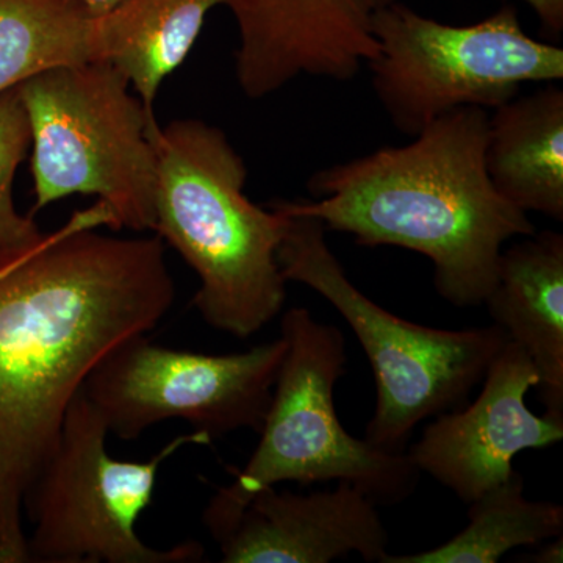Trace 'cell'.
Returning <instances> with one entry per match:
<instances>
[{"label": "cell", "mask_w": 563, "mask_h": 563, "mask_svg": "<svg viewBox=\"0 0 563 563\" xmlns=\"http://www.w3.org/2000/svg\"><path fill=\"white\" fill-rule=\"evenodd\" d=\"M99 201L31 242L0 246V563H29L24 498L70 402L111 350L147 335L176 285L161 236L103 235Z\"/></svg>", "instance_id": "6da1fadb"}, {"label": "cell", "mask_w": 563, "mask_h": 563, "mask_svg": "<svg viewBox=\"0 0 563 563\" xmlns=\"http://www.w3.org/2000/svg\"><path fill=\"white\" fill-rule=\"evenodd\" d=\"M488 110L444 113L402 147H383L314 174L318 201H279L362 246H398L433 265L455 307L484 303L504 243L536 233L528 213L495 190L485 168Z\"/></svg>", "instance_id": "7a4b0ae2"}, {"label": "cell", "mask_w": 563, "mask_h": 563, "mask_svg": "<svg viewBox=\"0 0 563 563\" xmlns=\"http://www.w3.org/2000/svg\"><path fill=\"white\" fill-rule=\"evenodd\" d=\"M155 224L198 274L192 306L217 331L250 339L279 317L287 280L277 262L287 218L250 201L247 169L225 133L177 120L154 133Z\"/></svg>", "instance_id": "3957f363"}, {"label": "cell", "mask_w": 563, "mask_h": 563, "mask_svg": "<svg viewBox=\"0 0 563 563\" xmlns=\"http://www.w3.org/2000/svg\"><path fill=\"white\" fill-rule=\"evenodd\" d=\"M284 361L261 429V440L233 481L218 488L202 523L221 539L255 493L282 483H347L377 506L413 495L421 473L407 453H388L355 439L340 422L333 391L346 373V343L336 325L314 320L306 307L282 317Z\"/></svg>", "instance_id": "277c9868"}, {"label": "cell", "mask_w": 563, "mask_h": 563, "mask_svg": "<svg viewBox=\"0 0 563 563\" xmlns=\"http://www.w3.org/2000/svg\"><path fill=\"white\" fill-rule=\"evenodd\" d=\"M272 206L287 218L277 250L285 280L306 285L331 303L372 365L377 401L366 442L406 453L420 422L465 406L509 335L496 324L444 331L396 317L352 284L320 220L292 213L280 202Z\"/></svg>", "instance_id": "5b68a950"}, {"label": "cell", "mask_w": 563, "mask_h": 563, "mask_svg": "<svg viewBox=\"0 0 563 563\" xmlns=\"http://www.w3.org/2000/svg\"><path fill=\"white\" fill-rule=\"evenodd\" d=\"M32 133L33 211L74 195L98 196L113 231L155 224L158 122L109 62L41 70L18 85Z\"/></svg>", "instance_id": "8992f818"}, {"label": "cell", "mask_w": 563, "mask_h": 563, "mask_svg": "<svg viewBox=\"0 0 563 563\" xmlns=\"http://www.w3.org/2000/svg\"><path fill=\"white\" fill-rule=\"evenodd\" d=\"M102 415L79 393L70 402L49 459L25 493L29 562L196 563L206 550L185 542L157 550L144 543L136 521L154 498L163 463L188 444H210L207 433L176 437L150 461H118L109 453Z\"/></svg>", "instance_id": "52a82bcc"}, {"label": "cell", "mask_w": 563, "mask_h": 563, "mask_svg": "<svg viewBox=\"0 0 563 563\" xmlns=\"http://www.w3.org/2000/svg\"><path fill=\"white\" fill-rule=\"evenodd\" d=\"M373 35L374 92L404 135L417 136L462 107L496 109L526 84L563 79L562 47L531 38L514 7L477 24L450 25L398 0L374 16Z\"/></svg>", "instance_id": "ba28073f"}, {"label": "cell", "mask_w": 563, "mask_h": 563, "mask_svg": "<svg viewBox=\"0 0 563 563\" xmlns=\"http://www.w3.org/2000/svg\"><path fill=\"white\" fill-rule=\"evenodd\" d=\"M285 351L282 335L235 354L177 351L133 336L95 366L81 393L122 440L169 420L211 440L242 429L258 433Z\"/></svg>", "instance_id": "9c48e42d"}, {"label": "cell", "mask_w": 563, "mask_h": 563, "mask_svg": "<svg viewBox=\"0 0 563 563\" xmlns=\"http://www.w3.org/2000/svg\"><path fill=\"white\" fill-rule=\"evenodd\" d=\"M483 383L472 404L433 418L406 450L418 472L466 504L509 479L518 454L563 439V418L529 410L526 395L539 384V373L512 340L493 358Z\"/></svg>", "instance_id": "30bf717a"}, {"label": "cell", "mask_w": 563, "mask_h": 563, "mask_svg": "<svg viewBox=\"0 0 563 563\" xmlns=\"http://www.w3.org/2000/svg\"><path fill=\"white\" fill-rule=\"evenodd\" d=\"M398 0H225L239 27L235 73L262 99L302 76L354 79L376 58L373 20Z\"/></svg>", "instance_id": "8fae6325"}, {"label": "cell", "mask_w": 563, "mask_h": 563, "mask_svg": "<svg viewBox=\"0 0 563 563\" xmlns=\"http://www.w3.org/2000/svg\"><path fill=\"white\" fill-rule=\"evenodd\" d=\"M217 543L224 563H329L351 554L380 563L388 554L377 504L347 483L309 495L263 488Z\"/></svg>", "instance_id": "7c38bea8"}, {"label": "cell", "mask_w": 563, "mask_h": 563, "mask_svg": "<svg viewBox=\"0 0 563 563\" xmlns=\"http://www.w3.org/2000/svg\"><path fill=\"white\" fill-rule=\"evenodd\" d=\"M484 303L536 366L544 413L563 418L562 233H533L503 251Z\"/></svg>", "instance_id": "4fadbf2b"}, {"label": "cell", "mask_w": 563, "mask_h": 563, "mask_svg": "<svg viewBox=\"0 0 563 563\" xmlns=\"http://www.w3.org/2000/svg\"><path fill=\"white\" fill-rule=\"evenodd\" d=\"M485 168L517 209L563 221V91L550 85L488 113Z\"/></svg>", "instance_id": "5bb4252c"}, {"label": "cell", "mask_w": 563, "mask_h": 563, "mask_svg": "<svg viewBox=\"0 0 563 563\" xmlns=\"http://www.w3.org/2000/svg\"><path fill=\"white\" fill-rule=\"evenodd\" d=\"M225 0H120L96 18V55L154 110L162 81L188 57L207 14Z\"/></svg>", "instance_id": "9a60e30c"}, {"label": "cell", "mask_w": 563, "mask_h": 563, "mask_svg": "<svg viewBox=\"0 0 563 563\" xmlns=\"http://www.w3.org/2000/svg\"><path fill=\"white\" fill-rule=\"evenodd\" d=\"M468 506V526L450 542L417 554H387L380 563H496L514 548L539 547L563 532V507L526 499L517 472Z\"/></svg>", "instance_id": "2e32d148"}, {"label": "cell", "mask_w": 563, "mask_h": 563, "mask_svg": "<svg viewBox=\"0 0 563 563\" xmlns=\"http://www.w3.org/2000/svg\"><path fill=\"white\" fill-rule=\"evenodd\" d=\"M95 32L81 0H0V92L41 70L98 60Z\"/></svg>", "instance_id": "e0dca14e"}, {"label": "cell", "mask_w": 563, "mask_h": 563, "mask_svg": "<svg viewBox=\"0 0 563 563\" xmlns=\"http://www.w3.org/2000/svg\"><path fill=\"white\" fill-rule=\"evenodd\" d=\"M32 144L31 124L20 88L0 92V246L31 242L40 228L16 210L13 181Z\"/></svg>", "instance_id": "ac0fdd59"}, {"label": "cell", "mask_w": 563, "mask_h": 563, "mask_svg": "<svg viewBox=\"0 0 563 563\" xmlns=\"http://www.w3.org/2000/svg\"><path fill=\"white\" fill-rule=\"evenodd\" d=\"M548 32L559 35L563 31V0H525Z\"/></svg>", "instance_id": "d6986e66"}, {"label": "cell", "mask_w": 563, "mask_h": 563, "mask_svg": "<svg viewBox=\"0 0 563 563\" xmlns=\"http://www.w3.org/2000/svg\"><path fill=\"white\" fill-rule=\"evenodd\" d=\"M542 544V543H540ZM521 562L532 563H562L563 562V537H554L542 544L537 553L523 555Z\"/></svg>", "instance_id": "ffe728a7"}, {"label": "cell", "mask_w": 563, "mask_h": 563, "mask_svg": "<svg viewBox=\"0 0 563 563\" xmlns=\"http://www.w3.org/2000/svg\"><path fill=\"white\" fill-rule=\"evenodd\" d=\"M96 18L102 16L110 9H113L120 0H81Z\"/></svg>", "instance_id": "44dd1931"}]
</instances>
